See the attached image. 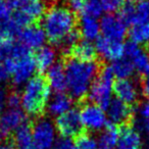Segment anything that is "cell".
I'll return each mask as SVG.
<instances>
[{"mask_svg":"<svg viewBox=\"0 0 149 149\" xmlns=\"http://www.w3.org/2000/svg\"><path fill=\"white\" fill-rule=\"evenodd\" d=\"M124 56L133 64L134 70L142 77L149 74V52L143 49L141 46L129 42L125 44Z\"/></svg>","mask_w":149,"mask_h":149,"instance_id":"obj_10","label":"cell"},{"mask_svg":"<svg viewBox=\"0 0 149 149\" xmlns=\"http://www.w3.org/2000/svg\"><path fill=\"white\" fill-rule=\"evenodd\" d=\"M142 145V136L137 129H135L132 125L122 127L116 145L118 149H141Z\"/></svg>","mask_w":149,"mask_h":149,"instance_id":"obj_16","label":"cell"},{"mask_svg":"<svg viewBox=\"0 0 149 149\" xmlns=\"http://www.w3.org/2000/svg\"><path fill=\"white\" fill-rule=\"evenodd\" d=\"M55 129L60 136L68 138H77L85 133V128L81 122L80 113L76 109H70L63 114L57 116L54 123Z\"/></svg>","mask_w":149,"mask_h":149,"instance_id":"obj_6","label":"cell"},{"mask_svg":"<svg viewBox=\"0 0 149 149\" xmlns=\"http://www.w3.org/2000/svg\"><path fill=\"white\" fill-rule=\"evenodd\" d=\"M134 24H149V0H144L135 5Z\"/></svg>","mask_w":149,"mask_h":149,"instance_id":"obj_29","label":"cell"},{"mask_svg":"<svg viewBox=\"0 0 149 149\" xmlns=\"http://www.w3.org/2000/svg\"><path fill=\"white\" fill-rule=\"evenodd\" d=\"M25 149H39L37 146H35L34 144H32V145H30L29 147H27V148H25Z\"/></svg>","mask_w":149,"mask_h":149,"instance_id":"obj_42","label":"cell"},{"mask_svg":"<svg viewBox=\"0 0 149 149\" xmlns=\"http://www.w3.org/2000/svg\"><path fill=\"white\" fill-rule=\"evenodd\" d=\"M0 59L15 86H24L34 77L36 64L31 52L21 44L10 42L0 49Z\"/></svg>","mask_w":149,"mask_h":149,"instance_id":"obj_1","label":"cell"},{"mask_svg":"<svg viewBox=\"0 0 149 149\" xmlns=\"http://www.w3.org/2000/svg\"><path fill=\"white\" fill-rule=\"evenodd\" d=\"M0 149H17L11 140H7L3 143H0Z\"/></svg>","mask_w":149,"mask_h":149,"instance_id":"obj_40","label":"cell"},{"mask_svg":"<svg viewBox=\"0 0 149 149\" xmlns=\"http://www.w3.org/2000/svg\"><path fill=\"white\" fill-rule=\"evenodd\" d=\"M87 0H68V8L74 13H83Z\"/></svg>","mask_w":149,"mask_h":149,"instance_id":"obj_36","label":"cell"},{"mask_svg":"<svg viewBox=\"0 0 149 149\" xmlns=\"http://www.w3.org/2000/svg\"><path fill=\"white\" fill-rule=\"evenodd\" d=\"M0 139H1V136H0Z\"/></svg>","mask_w":149,"mask_h":149,"instance_id":"obj_47","label":"cell"},{"mask_svg":"<svg viewBox=\"0 0 149 149\" xmlns=\"http://www.w3.org/2000/svg\"><path fill=\"white\" fill-rule=\"evenodd\" d=\"M131 42L137 45L149 43V24H134L129 31Z\"/></svg>","mask_w":149,"mask_h":149,"instance_id":"obj_27","label":"cell"},{"mask_svg":"<svg viewBox=\"0 0 149 149\" xmlns=\"http://www.w3.org/2000/svg\"><path fill=\"white\" fill-rule=\"evenodd\" d=\"M7 108H19L21 106V96L17 92H11L7 94L6 99Z\"/></svg>","mask_w":149,"mask_h":149,"instance_id":"obj_35","label":"cell"},{"mask_svg":"<svg viewBox=\"0 0 149 149\" xmlns=\"http://www.w3.org/2000/svg\"><path fill=\"white\" fill-rule=\"evenodd\" d=\"M19 41L23 47L30 50H38L45 46L47 40L43 29L37 25H29L22 29L17 34Z\"/></svg>","mask_w":149,"mask_h":149,"instance_id":"obj_12","label":"cell"},{"mask_svg":"<svg viewBox=\"0 0 149 149\" xmlns=\"http://www.w3.org/2000/svg\"><path fill=\"white\" fill-rule=\"evenodd\" d=\"M17 11L23 15L30 24H33L43 17L46 11V3L44 0H22Z\"/></svg>","mask_w":149,"mask_h":149,"instance_id":"obj_17","label":"cell"},{"mask_svg":"<svg viewBox=\"0 0 149 149\" xmlns=\"http://www.w3.org/2000/svg\"><path fill=\"white\" fill-rule=\"evenodd\" d=\"M5 1L10 9H17L22 2V0H5Z\"/></svg>","mask_w":149,"mask_h":149,"instance_id":"obj_41","label":"cell"},{"mask_svg":"<svg viewBox=\"0 0 149 149\" xmlns=\"http://www.w3.org/2000/svg\"><path fill=\"white\" fill-rule=\"evenodd\" d=\"M6 99H7V93L5 90L0 89V110H3V108L6 106Z\"/></svg>","mask_w":149,"mask_h":149,"instance_id":"obj_39","label":"cell"},{"mask_svg":"<svg viewBox=\"0 0 149 149\" xmlns=\"http://www.w3.org/2000/svg\"><path fill=\"white\" fill-rule=\"evenodd\" d=\"M76 26L74 13L63 4H54L49 7L42 17L41 28L47 40L54 45H60L64 38L76 30Z\"/></svg>","mask_w":149,"mask_h":149,"instance_id":"obj_3","label":"cell"},{"mask_svg":"<svg viewBox=\"0 0 149 149\" xmlns=\"http://www.w3.org/2000/svg\"><path fill=\"white\" fill-rule=\"evenodd\" d=\"M27 122L26 114L19 108H7L0 113V136L10 137L17 128Z\"/></svg>","mask_w":149,"mask_h":149,"instance_id":"obj_11","label":"cell"},{"mask_svg":"<svg viewBox=\"0 0 149 149\" xmlns=\"http://www.w3.org/2000/svg\"><path fill=\"white\" fill-rule=\"evenodd\" d=\"M72 98L68 94L55 93L53 96H50L46 109L50 116L57 118L72 109Z\"/></svg>","mask_w":149,"mask_h":149,"instance_id":"obj_19","label":"cell"},{"mask_svg":"<svg viewBox=\"0 0 149 149\" xmlns=\"http://www.w3.org/2000/svg\"><path fill=\"white\" fill-rule=\"evenodd\" d=\"M57 52L52 46H43L37 50L34 60H35L36 70L40 72H47L51 66L56 63Z\"/></svg>","mask_w":149,"mask_h":149,"instance_id":"obj_20","label":"cell"},{"mask_svg":"<svg viewBox=\"0 0 149 149\" xmlns=\"http://www.w3.org/2000/svg\"><path fill=\"white\" fill-rule=\"evenodd\" d=\"M99 24L102 37L107 39L122 42L128 33V25L116 13H106L101 17Z\"/></svg>","mask_w":149,"mask_h":149,"instance_id":"obj_9","label":"cell"},{"mask_svg":"<svg viewBox=\"0 0 149 149\" xmlns=\"http://www.w3.org/2000/svg\"><path fill=\"white\" fill-rule=\"evenodd\" d=\"M45 80L50 90L55 93H64L66 90V79L63 64L56 62L53 66H51L46 72Z\"/></svg>","mask_w":149,"mask_h":149,"instance_id":"obj_18","label":"cell"},{"mask_svg":"<svg viewBox=\"0 0 149 149\" xmlns=\"http://www.w3.org/2000/svg\"><path fill=\"white\" fill-rule=\"evenodd\" d=\"M107 120H110L114 126H126L130 125V122L133 120L134 111L130 105L120 101L114 98L110 101V103L105 108Z\"/></svg>","mask_w":149,"mask_h":149,"instance_id":"obj_13","label":"cell"},{"mask_svg":"<svg viewBox=\"0 0 149 149\" xmlns=\"http://www.w3.org/2000/svg\"><path fill=\"white\" fill-rule=\"evenodd\" d=\"M134 125L138 131H149V99L142 101L135 111Z\"/></svg>","mask_w":149,"mask_h":149,"instance_id":"obj_26","label":"cell"},{"mask_svg":"<svg viewBox=\"0 0 149 149\" xmlns=\"http://www.w3.org/2000/svg\"><path fill=\"white\" fill-rule=\"evenodd\" d=\"M141 90H142V93L149 99V74L144 77V79H143Z\"/></svg>","mask_w":149,"mask_h":149,"instance_id":"obj_38","label":"cell"},{"mask_svg":"<svg viewBox=\"0 0 149 149\" xmlns=\"http://www.w3.org/2000/svg\"><path fill=\"white\" fill-rule=\"evenodd\" d=\"M95 48L97 54L104 60L107 61H116L120 58L124 57L125 45L123 42L114 41L104 37H99L96 40Z\"/></svg>","mask_w":149,"mask_h":149,"instance_id":"obj_14","label":"cell"},{"mask_svg":"<svg viewBox=\"0 0 149 149\" xmlns=\"http://www.w3.org/2000/svg\"><path fill=\"white\" fill-rule=\"evenodd\" d=\"M66 90L72 99L81 100L88 95L93 82L99 74V65L94 61H81L70 58L63 64Z\"/></svg>","mask_w":149,"mask_h":149,"instance_id":"obj_2","label":"cell"},{"mask_svg":"<svg viewBox=\"0 0 149 149\" xmlns=\"http://www.w3.org/2000/svg\"><path fill=\"white\" fill-rule=\"evenodd\" d=\"M97 142L92 136L89 134L80 135L79 137L74 139V142L72 143V149H97Z\"/></svg>","mask_w":149,"mask_h":149,"instance_id":"obj_30","label":"cell"},{"mask_svg":"<svg viewBox=\"0 0 149 149\" xmlns=\"http://www.w3.org/2000/svg\"><path fill=\"white\" fill-rule=\"evenodd\" d=\"M79 113L83 127L92 132L102 131L107 125V116L105 110L91 102L84 104L80 109Z\"/></svg>","mask_w":149,"mask_h":149,"instance_id":"obj_8","label":"cell"},{"mask_svg":"<svg viewBox=\"0 0 149 149\" xmlns=\"http://www.w3.org/2000/svg\"><path fill=\"white\" fill-rule=\"evenodd\" d=\"M80 36L84 38L86 41L92 42L97 40L100 36V24L98 19L82 15L80 21Z\"/></svg>","mask_w":149,"mask_h":149,"instance_id":"obj_21","label":"cell"},{"mask_svg":"<svg viewBox=\"0 0 149 149\" xmlns=\"http://www.w3.org/2000/svg\"><path fill=\"white\" fill-rule=\"evenodd\" d=\"M109 68L113 74V77L118 78V80L130 79L135 72L132 62L125 56L113 61Z\"/></svg>","mask_w":149,"mask_h":149,"instance_id":"obj_25","label":"cell"},{"mask_svg":"<svg viewBox=\"0 0 149 149\" xmlns=\"http://www.w3.org/2000/svg\"><path fill=\"white\" fill-rule=\"evenodd\" d=\"M1 63H2V62H0V64H1Z\"/></svg>","mask_w":149,"mask_h":149,"instance_id":"obj_46","label":"cell"},{"mask_svg":"<svg viewBox=\"0 0 149 149\" xmlns=\"http://www.w3.org/2000/svg\"><path fill=\"white\" fill-rule=\"evenodd\" d=\"M72 140L68 137L59 136L55 139L51 149H72Z\"/></svg>","mask_w":149,"mask_h":149,"instance_id":"obj_34","label":"cell"},{"mask_svg":"<svg viewBox=\"0 0 149 149\" xmlns=\"http://www.w3.org/2000/svg\"><path fill=\"white\" fill-rule=\"evenodd\" d=\"M17 148L25 149L32 145L33 143V133H32V126L26 122L17 128L13 134V138L10 139Z\"/></svg>","mask_w":149,"mask_h":149,"instance_id":"obj_24","label":"cell"},{"mask_svg":"<svg viewBox=\"0 0 149 149\" xmlns=\"http://www.w3.org/2000/svg\"><path fill=\"white\" fill-rule=\"evenodd\" d=\"M113 94L116 99L131 106L138 100L139 88L131 79L118 80L113 84Z\"/></svg>","mask_w":149,"mask_h":149,"instance_id":"obj_15","label":"cell"},{"mask_svg":"<svg viewBox=\"0 0 149 149\" xmlns=\"http://www.w3.org/2000/svg\"><path fill=\"white\" fill-rule=\"evenodd\" d=\"M148 138H149V131H148Z\"/></svg>","mask_w":149,"mask_h":149,"instance_id":"obj_45","label":"cell"},{"mask_svg":"<svg viewBox=\"0 0 149 149\" xmlns=\"http://www.w3.org/2000/svg\"><path fill=\"white\" fill-rule=\"evenodd\" d=\"M132 1H135V2H142V1H144V0H132Z\"/></svg>","mask_w":149,"mask_h":149,"instance_id":"obj_44","label":"cell"},{"mask_svg":"<svg viewBox=\"0 0 149 149\" xmlns=\"http://www.w3.org/2000/svg\"><path fill=\"white\" fill-rule=\"evenodd\" d=\"M103 11L107 13H116L120 10L126 3V0H100Z\"/></svg>","mask_w":149,"mask_h":149,"instance_id":"obj_32","label":"cell"},{"mask_svg":"<svg viewBox=\"0 0 149 149\" xmlns=\"http://www.w3.org/2000/svg\"><path fill=\"white\" fill-rule=\"evenodd\" d=\"M34 145L39 149H51L56 139L54 124L46 118H40L32 126Z\"/></svg>","mask_w":149,"mask_h":149,"instance_id":"obj_7","label":"cell"},{"mask_svg":"<svg viewBox=\"0 0 149 149\" xmlns=\"http://www.w3.org/2000/svg\"><path fill=\"white\" fill-rule=\"evenodd\" d=\"M113 80V74L109 66L103 68L100 70L88 93L91 103L96 104L105 110V108L112 100Z\"/></svg>","mask_w":149,"mask_h":149,"instance_id":"obj_5","label":"cell"},{"mask_svg":"<svg viewBox=\"0 0 149 149\" xmlns=\"http://www.w3.org/2000/svg\"><path fill=\"white\" fill-rule=\"evenodd\" d=\"M50 88L41 76H34L24 85L21 96V107L25 113L39 116L46 109L50 98Z\"/></svg>","mask_w":149,"mask_h":149,"instance_id":"obj_4","label":"cell"},{"mask_svg":"<svg viewBox=\"0 0 149 149\" xmlns=\"http://www.w3.org/2000/svg\"><path fill=\"white\" fill-rule=\"evenodd\" d=\"M120 15L123 19V21L127 24V25H133L134 24L135 19V5L132 3H125V5L120 9Z\"/></svg>","mask_w":149,"mask_h":149,"instance_id":"obj_33","label":"cell"},{"mask_svg":"<svg viewBox=\"0 0 149 149\" xmlns=\"http://www.w3.org/2000/svg\"><path fill=\"white\" fill-rule=\"evenodd\" d=\"M120 130L116 126L110 124L101 131L98 137L97 146L100 149H114L118 145Z\"/></svg>","mask_w":149,"mask_h":149,"instance_id":"obj_23","label":"cell"},{"mask_svg":"<svg viewBox=\"0 0 149 149\" xmlns=\"http://www.w3.org/2000/svg\"><path fill=\"white\" fill-rule=\"evenodd\" d=\"M68 53L72 56V58L81 61H94L97 55L95 45L92 42L86 41V40L78 42L68 51Z\"/></svg>","mask_w":149,"mask_h":149,"instance_id":"obj_22","label":"cell"},{"mask_svg":"<svg viewBox=\"0 0 149 149\" xmlns=\"http://www.w3.org/2000/svg\"><path fill=\"white\" fill-rule=\"evenodd\" d=\"M103 13V8L100 0H87L82 15H89V17L98 19Z\"/></svg>","mask_w":149,"mask_h":149,"instance_id":"obj_31","label":"cell"},{"mask_svg":"<svg viewBox=\"0 0 149 149\" xmlns=\"http://www.w3.org/2000/svg\"><path fill=\"white\" fill-rule=\"evenodd\" d=\"M44 1H48V2H50V3H55L57 0H44Z\"/></svg>","mask_w":149,"mask_h":149,"instance_id":"obj_43","label":"cell"},{"mask_svg":"<svg viewBox=\"0 0 149 149\" xmlns=\"http://www.w3.org/2000/svg\"><path fill=\"white\" fill-rule=\"evenodd\" d=\"M19 32L9 19L0 22V49L13 42V36L17 35Z\"/></svg>","mask_w":149,"mask_h":149,"instance_id":"obj_28","label":"cell"},{"mask_svg":"<svg viewBox=\"0 0 149 149\" xmlns=\"http://www.w3.org/2000/svg\"><path fill=\"white\" fill-rule=\"evenodd\" d=\"M9 15H10V8L7 5L6 1L0 0V22L9 19Z\"/></svg>","mask_w":149,"mask_h":149,"instance_id":"obj_37","label":"cell"}]
</instances>
